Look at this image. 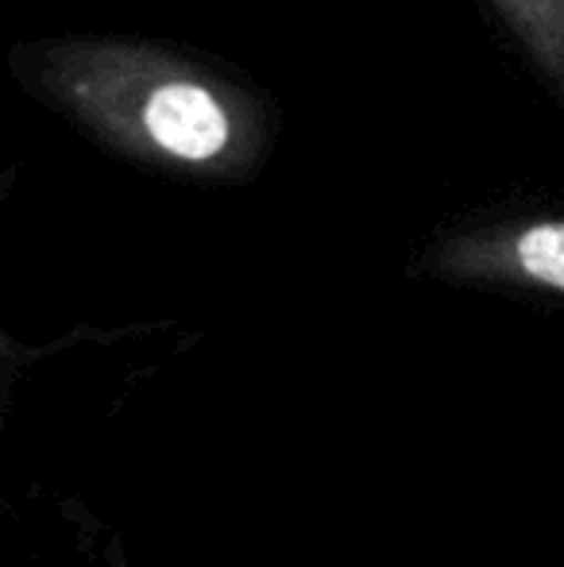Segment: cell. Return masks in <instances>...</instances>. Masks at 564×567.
Segmentation results:
<instances>
[{"label":"cell","mask_w":564,"mask_h":567,"mask_svg":"<svg viewBox=\"0 0 564 567\" xmlns=\"http://www.w3.org/2000/svg\"><path fill=\"white\" fill-rule=\"evenodd\" d=\"M553 97L564 101V0H491Z\"/></svg>","instance_id":"obj_3"},{"label":"cell","mask_w":564,"mask_h":567,"mask_svg":"<svg viewBox=\"0 0 564 567\" xmlns=\"http://www.w3.org/2000/svg\"><path fill=\"white\" fill-rule=\"evenodd\" d=\"M8 70L39 105L151 171L244 182L267 163L279 135V113L264 90L155 39H28L12 47Z\"/></svg>","instance_id":"obj_1"},{"label":"cell","mask_w":564,"mask_h":567,"mask_svg":"<svg viewBox=\"0 0 564 567\" xmlns=\"http://www.w3.org/2000/svg\"><path fill=\"white\" fill-rule=\"evenodd\" d=\"M433 270L457 282L514 286L564 298V217L495 220L452 231L433 247Z\"/></svg>","instance_id":"obj_2"}]
</instances>
